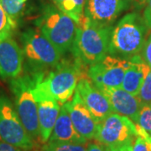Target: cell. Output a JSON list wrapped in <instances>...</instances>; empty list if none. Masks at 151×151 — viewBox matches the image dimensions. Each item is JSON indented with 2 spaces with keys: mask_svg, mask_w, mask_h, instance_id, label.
<instances>
[{
  "mask_svg": "<svg viewBox=\"0 0 151 151\" xmlns=\"http://www.w3.org/2000/svg\"><path fill=\"white\" fill-rule=\"evenodd\" d=\"M0 7H1V2H0Z\"/></svg>",
  "mask_w": 151,
  "mask_h": 151,
  "instance_id": "cell-32",
  "label": "cell"
},
{
  "mask_svg": "<svg viewBox=\"0 0 151 151\" xmlns=\"http://www.w3.org/2000/svg\"><path fill=\"white\" fill-rule=\"evenodd\" d=\"M136 137V124L128 117L112 113L97 124L94 139L104 147H115L133 145Z\"/></svg>",
  "mask_w": 151,
  "mask_h": 151,
  "instance_id": "cell-8",
  "label": "cell"
},
{
  "mask_svg": "<svg viewBox=\"0 0 151 151\" xmlns=\"http://www.w3.org/2000/svg\"><path fill=\"white\" fill-rule=\"evenodd\" d=\"M16 25L12 22L9 17L7 15L2 6L0 7V40L7 37L12 36L14 29Z\"/></svg>",
  "mask_w": 151,
  "mask_h": 151,
  "instance_id": "cell-22",
  "label": "cell"
},
{
  "mask_svg": "<svg viewBox=\"0 0 151 151\" xmlns=\"http://www.w3.org/2000/svg\"><path fill=\"white\" fill-rule=\"evenodd\" d=\"M76 92L98 124L113 113L108 98L94 85L86 70L81 73Z\"/></svg>",
  "mask_w": 151,
  "mask_h": 151,
  "instance_id": "cell-10",
  "label": "cell"
},
{
  "mask_svg": "<svg viewBox=\"0 0 151 151\" xmlns=\"http://www.w3.org/2000/svg\"><path fill=\"white\" fill-rule=\"evenodd\" d=\"M24 53L12 36L0 40V77L13 80L23 73Z\"/></svg>",
  "mask_w": 151,
  "mask_h": 151,
  "instance_id": "cell-12",
  "label": "cell"
},
{
  "mask_svg": "<svg viewBox=\"0 0 151 151\" xmlns=\"http://www.w3.org/2000/svg\"><path fill=\"white\" fill-rule=\"evenodd\" d=\"M133 145H125L115 146V147H104L106 151H132Z\"/></svg>",
  "mask_w": 151,
  "mask_h": 151,
  "instance_id": "cell-28",
  "label": "cell"
},
{
  "mask_svg": "<svg viewBox=\"0 0 151 151\" xmlns=\"http://www.w3.org/2000/svg\"><path fill=\"white\" fill-rule=\"evenodd\" d=\"M1 6L12 22L17 26L24 9V2L23 0H0Z\"/></svg>",
  "mask_w": 151,
  "mask_h": 151,
  "instance_id": "cell-20",
  "label": "cell"
},
{
  "mask_svg": "<svg viewBox=\"0 0 151 151\" xmlns=\"http://www.w3.org/2000/svg\"><path fill=\"white\" fill-rule=\"evenodd\" d=\"M113 26L99 25L83 16L76 25L75 40L71 50L74 58L85 66H90L102 60L108 55Z\"/></svg>",
  "mask_w": 151,
  "mask_h": 151,
  "instance_id": "cell-3",
  "label": "cell"
},
{
  "mask_svg": "<svg viewBox=\"0 0 151 151\" xmlns=\"http://www.w3.org/2000/svg\"><path fill=\"white\" fill-rule=\"evenodd\" d=\"M129 60V64L125 71L121 87L131 94L138 96L150 67L146 64L140 54L135 55Z\"/></svg>",
  "mask_w": 151,
  "mask_h": 151,
  "instance_id": "cell-16",
  "label": "cell"
},
{
  "mask_svg": "<svg viewBox=\"0 0 151 151\" xmlns=\"http://www.w3.org/2000/svg\"><path fill=\"white\" fill-rule=\"evenodd\" d=\"M23 1H24V3H25V2H26V1H27V0H23Z\"/></svg>",
  "mask_w": 151,
  "mask_h": 151,
  "instance_id": "cell-31",
  "label": "cell"
},
{
  "mask_svg": "<svg viewBox=\"0 0 151 151\" xmlns=\"http://www.w3.org/2000/svg\"><path fill=\"white\" fill-rule=\"evenodd\" d=\"M35 101L37 103L40 141L45 144L50 137L61 107L58 102L50 97H40Z\"/></svg>",
  "mask_w": 151,
  "mask_h": 151,
  "instance_id": "cell-15",
  "label": "cell"
},
{
  "mask_svg": "<svg viewBox=\"0 0 151 151\" xmlns=\"http://www.w3.org/2000/svg\"><path fill=\"white\" fill-rule=\"evenodd\" d=\"M141 56L151 69V33L148 36L145 46L141 51Z\"/></svg>",
  "mask_w": 151,
  "mask_h": 151,
  "instance_id": "cell-25",
  "label": "cell"
},
{
  "mask_svg": "<svg viewBox=\"0 0 151 151\" xmlns=\"http://www.w3.org/2000/svg\"><path fill=\"white\" fill-rule=\"evenodd\" d=\"M0 151H24L21 149L17 148L15 146L11 145L8 143L0 140Z\"/></svg>",
  "mask_w": 151,
  "mask_h": 151,
  "instance_id": "cell-27",
  "label": "cell"
},
{
  "mask_svg": "<svg viewBox=\"0 0 151 151\" xmlns=\"http://www.w3.org/2000/svg\"><path fill=\"white\" fill-rule=\"evenodd\" d=\"M85 67L74 58L73 60H61L55 68L46 72H33L35 76L33 88L35 99L50 97L60 104L70 101L81 73L86 71Z\"/></svg>",
  "mask_w": 151,
  "mask_h": 151,
  "instance_id": "cell-1",
  "label": "cell"
},
{
  "mask_svg": "<svg viewBox=\"0 0 151 151\" xmlns=\"http://www.w3.org/2000/svg\"><path fill=\"white\" fill-rule=\"evenodd\" d=\"M0 140L29 151L35 146L19 117L14 105L5 94L0 92Z\"/></svg>",
  "mask_w": 151,
  "mask_h": 151,
  "instance_id": "cell-7",
  "label": "cell"
},
{
  "mask_svg": "<svg viewBox=\"0 0 151 151\" xmlns=\"http://www.w3.org/2000/svg\"><path fill=\"white\" fill-rule=\"evenodd\" d=\"M63 105L76 131L87 141L94 139L98 123L81 101L78 93L75 91L73 97Z\"/></svg>",
  "mask_w": 151,
  "mask_h": 151,
  "instance_id": "cell-13",
  "label": "cell"
},
{
  "mask_svg": "<svg viewBox=\"0 0 151 151\" xmlns=\"http://www.w3.org/2000/svg\"><path fill=\"white\" fill-rule=\"evenodd\" d=\"M35 81V73L29 71L22 73L10 81L15 109L24 129L33 140L40 139L37 103L33 94Z\"/></svg>",
  "mask_w": 151,
  "mask_h": 151,
  "instance_id": "cell-5",
  "label": "cell"
},
{
  "mask_svg": "<svg viewBox=\"0 0 151 151\" xmlns=\"http://www.w3.org/2000/svg\"><path fill=\"white\" fill-rule=\"evenodd\" d=\"M130 4L131 0H85L84 16L99 25L113 26Z\"/></svg>",
  "mask_w": 151,
  "mask_h": 151,
  "instance_id": "cell-11",
  "label": "cell"
},
{
  "mask_svg": "<svg viewBox=\"0 0 151 151\" xmlns=\"http://www.w3.org/2000/svg\"><path fill=\"white\" fill-rule=\"evenodd\" d=\"M87 151H106L104 146L99 143H90L88 144Z\"/></svg>",
  "mask_w": 151,
  "mask_h": 151,
  "instance_id": "cell-29",
  "label": "cell"
},
{
  "mask_svg": "<svg viewBox=\"0 0 151 151\" xmlns=\"http://www.w3.org/2000/svg\"><path fill=\"white\" fill-rule=\"evenodd\" d=\"M108 98L113 113L128 117L134 123H137L142 103L138 96L119 88H103L100 90Z\"/></svg>",
  "mask_w": 151,
  "mask_h": 151,
  "instance_id": "cell-14",
  "label": "cell"
},
{
  "mask_svg": "<svg viewBox=\"0 0 151 151\" xmlns=\"http://www.w3.org/2000/svg\"><path fill=\"white\" fill-rule=\"evenodd\" d=\"M87 143H71V142H60L48 141L45 144L42 151H87Z\"/></svg>",
  "mask_w": 151,
  "mask_h": 151,
  "instance_id": "cell-19",
  "label": "cell"
},
{
  "mask_svg": "<svg viewBox=\"0 0 151 151\" xmlns=\"http://www.w3.org/2000/svg\"><path fill=\"white\" fill-rule=\"evenodd\" d=\"M147 2H148V0H131V3L137 9H142L144 6L146 5Z\"/></svg>",
  "mask_w": 151,
  "mask_h": 151,
  "instance_id": "cell-30",
  "label": "cell"
},
{
  "mask_svg": "<svg viewBox=\"0 0 151 151\" xmlns=\"http://www.w3.org/2000/svg\"><path fill=\"white\" fill-rule=\"evenodd\" d=\"M48 141H60V142H71V143H87L75 129L71 122L70 115L64 105L61 106L59 116L52 130V133ZM47 141V142H48Z\"/></svg>",
  "mask_w": 151,
  "mask_h": 151,
  "instance_id": "cell-17",
  "label": "cell"
},
{
  "mask_svg": "<svg viewBox=\"0 0 151 151\" xmlns=\"http://www.w3.org/2000/svg\"><path fill=\"white\" fill-rule=\"evenodd\" d=\"M136 124L151 135V104H142Z\"/></svg>",
  "mask_w": 151,
  "mask_h": 151,
  "instance_id": "cell-23",
  "label": "cell"
},
{
  "mask_svg": "<svg viewBox=\"0 0 151 151\" xmlns=\"http://www.w3.org/2000/svg\"><path fill=\"white\" fill-rule=\"evenodd\" d=\"M132 151H151V135L144 129L139 131L132 145Z\"/></svg>",
  "mask_w": 151,
  "mask_h": 151,
  "instance_id": "cell-21",
  "label": "cell"
},
{
  "mask_svg": "<svg viewBox=\"0 0 151 151\" xmlns=\"http://www.w3.org/2000/svg\"><path fill=\"white\" fill-rule=\"evenodd\" d=\"M142 104H151V69L138 95Z\"/></svg>",
  "mask_w": 151,
  "mask_h": 151,
  "instance_id": "cell-24",
  "label": "cell"
},
{
  "mask_svg": "<svg viewBox=\"0 0 151 151\" xmlns=\"http://www.w3.org/2000/svg\"><path fill=\"white\" fill-rule=\"evenodd\" d=\"M39 31L58 50L61 55L71 51L77 24L55 6L46 5L36 21Z\"/></svg>",
  "mask_w": 151,
  "mask_h": 151,
  "instance_id": "cell-4",
  "label": "cell"
},
{
  "mask_svg": "<svg viewBox=\"0 0 151 151\" xmlns=\"http://www.w3.org/2000/svg\"><path fill=\"white\" fill-rule=\"evenodd\" d=\"M55 6L62 13L79 23L84 16L85 0H53Z\"/></svg>",
  "mask_w": 151,
  "mask_h": 151,
  "instance_id": "cell-18",
  "label": "cell"
},
{
  "mask_svg": "<svg viewBox=\"0 0 151 151\" xmlns=\"http://www.w3.org/2000/svg\"><path fill=\"white\" fill-rule=\"evenodd\" d=\"M129 64V59L107 55L99 62L90 65L86 72L99 90L103 88H119L122 86Z\"/></svg>",
  "mask_w": 151,
  "mask_h": 151,
  "instance_id": "cell-9",
  "label": "cell"
},
{
  "mask_svg": "<svg viewBox=\"0 0 151 151\" xmlns=\"http://www.w3.org/2000/svg\"><path fill=\"white\" fill-rule=\"evenodd\" d=\"M21 42L29 72H46L61 60L62 55L58 50L39 30L28 29L22 34Z\"/></svg>",
  "mask_w": 151,
  "mask_h": 151,
  "instance_id": "cell-6",
  "label": "cell"
},
{
  "mask_svg": "<svg viewBox=\"0 0 151 151\" xmlns=\"http://www.w3.org/2000/svg\"><path fill=\"white\" fill-rule=\"evenodd\" d=\"M143 19L145 22L146 25L151 29V0H148L145 8L143 13Z\"/></svg>",
  "mask_w": 151,
  "mask_h": 151,
  "instance_id": "cell-26",
  "label": "cell"
},
{
  "mask_svg": "<svg viewBox=\"0 0 151 151\" xmlns=\"http://www.w3.org/2000/svg\"><path fill=\"white\" fill-rule=\"evenodd\" d=\"M149 30L143 17L138 13L125 14L112 28L108 55L130 59L135 55L140 54L148 38Z\"/></svg>",
  "mask_w": 151,
  "mask_h": 151,
  "instance_id": "cell-2",
  "label": "cell"
}]
</instances>
